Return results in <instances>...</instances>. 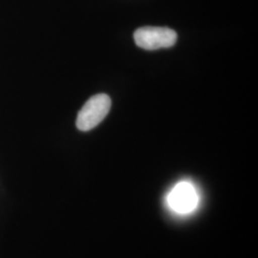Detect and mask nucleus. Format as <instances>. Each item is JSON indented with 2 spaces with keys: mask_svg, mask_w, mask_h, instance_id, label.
<instances>
[{
  "mask_svg": "<svg viewBox=\"0 0 258 258\" xmlns=\"http://www.w3.org/2000/svg\"><path fill=\"white\" fill-rule=\"evenodd\" d=\"M111 100L106 94H98L84 103L77 117V127L81 131L95 128L107 116L110 110Z\"/></svg>",
  "mask_w": 258,
  "mask_h": 258,
  "instance_id": "1",
  "label": "nucleus"
},
{
  "mask_svg": "<svg viewBox=\"0 0 258 258\" xmlns=\"http://www.w3.org/2000/svg\"><path fill=\"white\" fill-rule=\"evenodd\" d=\"M200 201L198 191L191 182H179L166 196V204L171 212L185 215L194 212Z\"/></svg>",
  "mask_w": 258,
  "mask_h": 258,
  "instance_id": "2",
  "label": "nucleus"
},
{
  "mask_svg": "<svg viewBox=\"0 0 258 258\" xmlns=\"http://www.w3.org/2000/svg\"><path fill=\"white\" fill-rule=\"evenodd\" d=\"M134 40L145 50H158L173 46L177 41V33L167 27L145 26L134 33Z\"/></svg>",
  "mask_w": 258,
  "mask_h": 258,
  "instance_id": "3",
  "label": "nucleus"
}]
</instances>
